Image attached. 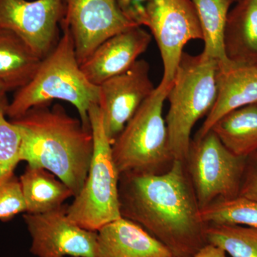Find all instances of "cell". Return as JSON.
Listing matches in <instances>:
<instances>
[{"label":"cell","instance_id":"6da1fadb","mask_svg":"<svg viewBox=\"0 0 257 257\" xmlns=\"http://www.w3.org/2000/svg\"><path fill=\"white\" fill-rule=\"evenodd\" d=\"M121 217L141 226L174 257L192 256L207 244V224L184 162L175 160L160 175H119Z\"/></svg>","mask_w":257,"mask_h":257},{"label":"cell","instance_id":"7a4b0ae2","mask_svg":"<svg viewBox=\"0 0 257 257\" xmlns=\"http://www.w3.org/2000/svg\"><path fill=\"white\" fill-rule=\"evenodd\" d=\"M21 135L20 160L45 169L67 184L74 197L87 179L94 151L92 130L63 106H35L11 120Z\"/></svg>","mask_w":257,"mask_h":257},{"label":"cell","instance_id":"3957f363","mask_svg":"<svg viewBox=\"0 0 257 257\" xmlns=\"http://www.w3.org/2000/svg\"><path fill=\"white\" fill-rule=\"evenodd\" d=\"M62 29L63 34L57 45L42 59L31 80L16 91L6 115L15 119L33 106L58 99L74 106L84 127L91 130L89 108L99 104V87L86 77L72 35L67 28Z\"/></svg>","mask_w":257,"mask_h":257},{"label":"cell","instance_id":"277c9868","mask_svg":"<svg viewBox=\"0 0 257 257\" xmlns=\"http://www.w3.org/2000/svg\"><path fill=\"white\" fill-rule=\"evenodd\" d=\"M218 67L217 61L202 54L182 55L167 95L170 107L165 118L175 160L185 162L193 127L214 106Z\"/></svg>","mask_w":257,"mask_h":257},{"label":"cell","instance_id":"5b68a950","mask_svg":"<svg viewBox=\"0 0 257 257\" xmlns=\"http://www.w3.org/2000/svg\"><path fill=\"white\" fill-rule=\"evenodd\" d=\"M171 85L160 84L155 87L111 145L119 175L126 172L160 175L173 165L175 159L163 116L164 102Z\"/></svg>","mask_w":257,"mask_h":257},{"label":"cell","instance_id":"8992f818","mask_svg":"<svg viewBox=\"0 0 257 257\" xmlns=\"http://www.w3.org/2000/svg\"><path fill=\"white\" fill-rule=\"evenodd\" d=\"M89 119L94 140L92 161L84 187L67 207V213L69 219L83 229L98 231L104 225L121 217L119 174L98 104L89 108Z\"/></svg>","mask_w":257,"mask_h":257},{"label":"cell","instance_id":"52a82bcc","mask_svg":"<svg viewBox=\"0 0 257 257\" xmlns=\"http://www.w3.org/2000/svg\"><path fill=\"white\" fill-rule=\"evenodd\" d=\"M246 157L236 156L209 131L192 140L185 163L200 210L239 196Z\"/></svg>","mask_w":257,"mask_h":257},{"label":"cell","instance_id":"ba28073f","mask_svg":"<svg viewBox=\"0 0 257 257\" xmlns=\"http://www.w3.org/2000/svg\"><path fill=\"white\" fill-rule=\"evenodd\" d=\"M145 27L155 38L163 62L161 85L169 87L184 53L192 40H202L200 23L192 0H150Z\"/></svg>","mask_w":257,"mask_h":257},{"label":"cell","instance_id":"9c48e42d","mask_svg":"<svg viewBox=\"0 0 257 257\" xmlns=\"http://www.w3.org/2000/svg\"><path fill=\"white\" fill-rule=\"evenodd\" d=\"M62 28L72 35L79 64L102 42L138 26L125 17L116 0H63Z\"/></svg>","mask_w":257,"mask_h":257},{"label":"cell","instance_id":"30bf717a","mask_svg":"<svg viewBox=\"0 0 257 257\" xmlns=\"http://www.w3.org/2000/svg\"><path fill=\"white\" fill-rule=\"evenodd\" d=\"M67 209L63 205L44 214L24 215L32 238L30 252L37 257H99L97 231L71 220Z\"/></svg>","mask_w":257,"mask_h":257},{"label":"cell","instance_id":"8fae6325","mask_svg":"<svg viewBox=\"0 0 257 257\" xmlns=\"http://www.w3.org/2000/svg\"><path fill=\"white\" fill-rule=\"evenodd\" d=\"M63 0H0V28L14 32L44 59L60 40Z\"/></svg>","mask_w":257,"mask_h":257},{"label":"cell","instance_id":"7c38bea8","mask_svg":"<svg viewBox=\"0 0 257 257\" xmlns=\"http://www.w3.org/2000/svg\"><path fill=\"white\" fill-rule=\"evenodd\" d=\"M150 64L137 61L126 72L99 86V105L106 136L111 145L155 87L150 74Z\"/></svg>","mask_w":257,"mask_h":257},{"label":"cell","instance_id":"4fadbf2b","mask_svg":"<svg viewBox=\"0 0 257 257\" xmlns=\"http://www.w3.org/2000/svg\"><path fill=\"white\" fill-rule=\"evenodd\" d=\"M152 41V35L142 26L116 34L101 44L80 64L86 77L99 86L107 79L131 68Z\"/></svg>","mask_w":257,"mask_h":257},{"label":"cell","instance_id":"5bb4252c","mask_svg":"<svg viewBox=\"0 0 257 257\" xmlns=\"http://www.w3.org/2000/svg\"><path fill=\"white\" fill-rule=\"evenodd\" d=\"M251 104H257V64H219L215 102L195 138L204 137L225 115Z\"/></svg>","mask_w":257,"mask_h":257},{"label":"cell","instance_id":"9a60e30c","mask_svg":"<svg viewBox=\"0 0 257 257\" xmlns=\"http://www.w3.org/2000/svg\"><path fill=\"white\" fill-rule=\"evenodd\" d=\"M99 257H174L141 226L121 217L97 231Z\"/></svg>","mask_w":257,"mask_h":257},{"label":"cell","instance_id":"2e32d148","mask_svg":"<svg viewBox=\"0 0 257 257\" xmlns=\"http://www.w3.org/2000/svg\"><path fill=\"white\" fill-rule=\"evenodd\" d=\"M42 59L14 32L0 28V84L8 92L25 87Z\"/></svg>","mask_w":257,"mask_h":257},{"label":"cell","instance_id":"e0dca14e","mask_svg":"<svg viewBox=\"0 0 257 257\" xmlns=\"http://www.w3.org/2000/svg\"><path fill=\"white\" fill-rule=\"evenodd\" d=\"M224 46L231 62L257 64V0H241L229 13Z\"/></svg>","mask_w":257,"mask_h":257},{"label":"cell","instance_id":"ac0fdd59","mask_svg":"<svg viewBox=\"0 0 257 257\" xmlns=\"http://www.w3.org/2000/svg\"><path fill=\"white\" fill-rule=\"evenodd\" d=\"M28 214H40L63 206L74 193L68 186L45 169L28 167L20 178Z\"/></svg>","mask_w":257,"mask_h":257},{"label":"cell","instance_id":"d6986e66","mask_svg":"<svg viewBox=\"0 0 257 257\" xmlns=\"http://www.w3.org/2000/svg\"><path fill=\"white\" fill-rule=\"evenodd\" d=\"M211 130L234 155L248 156L257 151V104L231 111L221 117Z\"/></svg>","mask_w":257,"mask_h":257},{"label":"cell","instance_id":"ffe728a7","mask_svg":"<svg viewBox=\"0 0 257 257\" xmlns=\"http://www.w3.org/2000/svg\"><path fill=\"white\" fill-rule=\"evenodd\" d=\"M201 29L204 47L202 55L217 61L220 65L229 64L224 35L229 8L235 0H192Z\"/></svg>","mask_w":257,"mask_h":257},{"label":"cell","instance_id":"44dd1931","mask_svg":"<svg viewBox=\"0 0 257 257\" xmlns=\"http://www.w3.org/2000/svg\"><path fill=\"white\" fill-rule=\"evenodd\" d=\"M207 243L230 257H257V228L241 225L207 224Z\"/></svg>","mask_w":257,"mask_h":257},{"label":"cell","instance_id":"7402d4cb","mask_svg":"<svg viewBox=\"0 0 257 257\" xmlns=\"http://www.w3.org/2000/svg\"><path fill=\"white\" fill-rule=\"evenodd\" d=\"M206 224L241 225L257 228V202L241 197L213 203L200 210Z\"/></svg>","mask_w":257,"mask_h":257},{"label":"cell","instance_id":"603a6c76","mask_svg":"<svg viewBox=\"0 0 257 257\" xmlns=\"http://www.w3.org/2000/svg\"><path fill=\"white\" fill-rule=\"evenodd\" d=\"M0 113V178L14 172L20 162L21 135L18 126Z\"/></svg>","mask_w":257,"mask_h":257},{"label":"cell","instance_id":"cb8c5ba5","mask_svg":"<svg viewBox=\"0 0 257 257\" xmlns=\"http://www.w3.org/2000/svg\"><path fill=\"white\" fill-rule=\"evenodd\" d=\"M23 212H26V204L20 179L11 172L0 178V220H11Z\"/></svg>","mask_w":257,"mask_h":257},{"label":"cell","instance_id":"d4e9b609","mask_svg":"<svg viewBox=\"0 0 257 257\" xmlns=\"http://www.w3.org/2000/svg\"><path fill=\"white\" fill-rule=\"evenodd\" d=\"M238 197L257 202V151L246 157Z\"/></svg>","mask_w":257,"mask_h":257},{"label":"cell","instance_id":"484cf974","mask_svg":"<svg viewBox=\"0 0 257 257\" xmlns=\"http://www.w3.org/2000/svg\"><path fill=\"white\" fill-rule=\"evenodd\" d=\"M120 10L128 20L138 26H145L146 9L150 0H116Z\"/></svg>","mask_w":257,"mask_h":257},{"label":"cell","instance_id":"4316f807","mask_svg":"<svg viewBox=\"0 0 257 257\" xmlns=\"http://www.w3.org/2000/svg\"><path fill=\"white\" fill-rule=\"evenodd\" d=\"M188 257H227V254L218 246L207 243L197 253Z\"/></svg>","mask_w":257,"mask_h":257},{"label":"cell","instance_id":"83f0119b","mask_svg":"<svg viewBox=\"0 0 257 257\" xmlns=\"http://www.w3.org/2000/svg\"><path fill=\"white\" fill-rule=\"evenodd\" d=\"M8 91L0 84V113L7 114L10 102L8 101Z\"/></svg>","mask_w":257,"mask_h":257}]
</instances>
